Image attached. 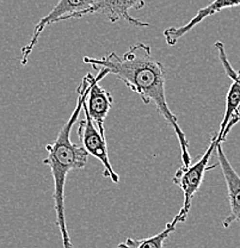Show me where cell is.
Segmentation results:
<instances>
[{"instance_id":"3957f363","label":"cell","mask_w":240,"mask_h":248,"mask_svg":"<svg viewBox=\"0 0 240 248\" xmlns=\"http://www.w3.org/2000/svg\"><path fill=\"white\" fill-rule=\"evenodd\" d=\"M218 144L221 143L219 142L215 134V135L211 138L210 144H209L206 153L202 155V157L193 165H189V166L183 165V166L177 170L176 174L174 175V178H172V182L183 191V195H184V204H183V208L180 209V211L178 214H180L185 219H187L188 214H189L190 208H192V202L193 196L196 195V192L198 191L200 186L202 185L205 173L207 172V170H214L215 167L219 166V162L218 164L213 165V166H207L211 155L216 153Z\"/></svg>"},{"instance_id":"ba28073f","label":"cell","mask_w":240,"mask_h":248,"mask_svg":"<svg viewBox=\"0 0 240 248\" xmlns=\"http://www.w3.org/2000/svg\"><path fill=\"white\" fill-rule=\"evenodd\" d=\"M144 7V0H95L94 5L89 10L82 12L79 16V18L100 12V14L107 16L110 23H117L120 20H125L128 24L134 25V27L148 28V23L141 22V20L136 19L129 14L130 10H141Z\"/></svg>"},{"instance_id":"7a4b0ae2","label":"cell","mask_w":240,"mask_h":248,"mask_svg":"<svg viewBox=\"0 0 240 248\" xmlns=\"http://www.w3.org/2000/svg\"><path fill=\"white\" fill-rule=\"evenodd\" d=\"M95 77L91 73H87L82 78L81 84L77 89L78 98H77V104L73 113L63 126L60 133L58 134L55 141L46 146L48 156L42 161L43 165L50 167L51 175L54 178V208H55L56 214V224L60 229L64 248H73L68 228H67L66 215H64L66 180L69 172L84 169L87 162V156H89V153L84 147L77 146L71 141V131L74 124L78 121L82 108H84L85 99H86L89 89Z\"/></svg>"},{"instance_id":"5b68a950","label":"cell","mask_w":240,"mask_h":248,"mask_svg":"<svg viewBox=\"0 0 240 248\" xmlns=\"http://www.w3.org/2000/svg\"><path fill=\"white\" fill-rule=\"evenodd\" d=\"M215 48L218 50L219 59L223 63L227 76L232 80V85L227 92L226 97V112H224V117L220 124L219 131L216 133V138H218L219 142L223 143L226 141L227 135L231 131V129L240 121V71L233 69L232 64L229 63L226 51H224V43L216 42Z\"/></svg>"},{"instance_id":"52a82bcc","label":"cell","mask_w":240,"mask_h":248,"mask_svg":"<svg viewBox=\"0 0 240 248\" xmlns=\"http://www.w3.org/2000/svg\"><path fill=\"white\" fill-rule=\"evenodd\" d=\"M107 76L108 72L105 69L98 71V76L95 78L91 86H90L89 93H87V97L84 103V108H82V110L90 116L92 122L97 126L103 138H105V118H107L108 113H109L113 104L112 94L107 90L99 86L100 80L104 79Z\"/></svg>"},{"instance_id":"8fae6325","label":"cell","mask_w":240,"mask_h":248,"mask_svg":"<svg viewBox=\"0 0 240 248\" xmlns=\"http://www.w3.org/2000/svg\"><path fill=\"white\" fill-rule=\"evenodd\" d=\"M183 222H185L184 217L180 214H177L175 218L170 223H167L165 229H162L159 234L140 240H134L128 237L125 242L118 245L117 248H164L165 241L170 236V234L176 229L178 223H183Z\"/></svg>"},{"instance_id":"277c9868","label":"cell","mask_w":240,"mask_h":248,"mask_svg":"<svg viewBox=\"0 0 240 248\" xmlns=\"http://www.w3.org/2000/svg\"><path fill=\"white\" fill-rule=\"evenodd\" d=\"M95 0H59L58 4L54 6L49 14L43 17L37 25L35 27L32 40L24 48H22V58H20V63L23 66L28 63L30 54L32 53V49L35 48L36 43L38 42L41 33L48 25L54 24V23L61 22V20L67 19H78L79 16L89 10L94 5Z\"/></svg>"},{"instance_id":"8992f818","label":"cell","mask_w":240,"mask_h":248,"mask_svg":"<svg viewBox=\"0 0 240 248\" xmlns=\"http://www.w3.org/2000/svg\"><path fill=\"white\" fill-rule=\"evenodd\" d=\"M84 113L85 120L80 121L78 126V136L81 140L82 147L86 149L89 155H92V156H95L102 162L103 166H104V172H103L104 177L112 179V183H118L120 182V177L113 170L112 164H110L105 138H103L102 134L99 133V130L90 118V116L85 111Z\"/></svg>"},{"instance_id":"9c48e42d","label":"cell","mask_w":240,"mask_h":248,"mask_svg":"<svg viewBox=\"0 0 240 248\" xmlns=\"http://www.w3.org/2000/svg\"><path fill=\"white\" fill-rule=\"evenodd\" d=\"M216 156H218L219 166L221 167L224 180H226L229 210H231L229 215L223 221V226L224 228H229V226L234 222H238L240 224V177L236 172V170L233 169L229 160L227 159L226 154L224 153L221 144H218Z\"/></svg>"},{"instance_id":"30bf717a","label":"cell","mask_w":240,"mask_h":248,"mask_svg":"<svg viewBox=\"0 0 240 248\" xmlns=\"http://www.w3.org/2000/svg\"><path fill=\"white\" fill-rule=\"evenodd\" d=\"M240 6V0H214L213 2L208 5V6L202 7L197 11L195 17L190 19L187 24L182 25V27H171L167 28L164 31V37L166 40V43L169 46H176L179 38H182L185 33L195 29L196 25L200 24L201 22L206 19V18L210 17V16L218 14V12L223 11L226 9H233V7Z\"/></svg>"},{"instance_id":"6da1fadb","label":"cell","mask_w":240,"mask_h":248,"mask_svg":"<svg viewBox=\"0 0 240 248\" xmlns=\"http://www.w3.org/2000/svg\"><path fill=\"white\" fill-rule=\"evenodd\" d=\"M84 62L90 64L95 71L105 69L108 74L115 76L128 89L140 95L144 104L154 103L158 112L176 133L182 151L183 165L189 166L192 164L189 142L178 124V118L170 110L166 102L165 67L161 62L153 58L151 46L139 42L131 46L123 55H118L112 51L103 58L85 56Z\"/></svg>"}]
</instances>
